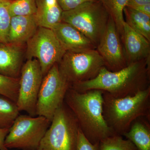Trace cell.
<instances>
[{"label": "cell", "instance_id": "cell-1", "mask_svg": "<svg viewBox=\"0 0 150 150\" xmlns=\"http://www.w3.org/2000/svg\"><path fill=\"white\" fill-rule=\"evenodd\" d=\"M150 58L111 71L103 67L93 79L71 87L79 92L99 90L116 98L133 96L150 87Z\"/></svg>", "mask_w": 150, "mask_h": 150}, {"label": "cell", "instance_id": "cell-2", "mask_svg": "<svg viewBox=\"0 0 150 150\" xmlns=\"http://www.w3.org/2000/svg\"><path fill=\"white\" fill-rule=\"evenodd\" d=\"M103 92L96 89L79 92L70 88L65 97V103L74 115L81 131L94 144L115 134L103 117Z\"/></svg>", "mask_w": 150, "mask_h": 150}, {"label": "cell", "instance_id": "cell-3", "mask_svg": "<svg viewBox=\"0 0 150 150\" xmlns=\"http://www.w3.org/2000/svg\"><path fill=\"white\" fill-rule=\"evenodd\" d=\"M103 113L115 134L123 136L141 117L150 119V87L133 96L116 98L103 91Z\"/></svg>", "mask_w": 150, "mask_h": 150}, {"label": "cell", "instance_id": "cell-4", "mask_svg": "<svg viewBox=\"0 0 150 150\" xmlns=\"http://www.w3.org/2000/svg\"><path fill=\"white\" fill-rule=\"evenodd\" d=\"M110 16L99 1L84 3L63 11L62 22L72 25L97 47L103 35Z\"/></svg>", "mask_w": 150, "mask_h": 150}, {"label": "cell", "instance_id": "cell-5", "mask_svg": "<svg viewBox=\"0 0 150 150\" xmlns=\"http://www.w3.org/2000/svg\"><path fill=\"white\" fill-rule=\"evenodd\" d=\"M79 130L74 115L64 102L55 112L39 148L42 150H77Z\"/></svg>", "mask_w": 150, "mask_h": 150}, {"label": "cell", "instance_id": "cell-6", "mask_svg": "<svg viewBox=\"0 0 150 150\" xmlns=\"http://www.w3.org/2000/svg\"><path fill=\"white\" fill-rule=\"evenodd\" d=\"M51 123L42 116L19 115L9 129L5 141L6 147L37 150Z\"/></svg>", "mask_w": 150, "mask_h": 150}, {"label": "cell", "instance_id": "cell-7", "mask_svg": "<svg viewBox=\"0 0 150 150\" xmlns=\"http://www.w3.org/2000/svg\"><path fill=\"white\" fill-rule=\"evenodd\" d=\"M59 70L70 87L96 77L105 67L103 59L96 49L81 52L66 51L58 64Z\"/></svg>", "mask_w": 150, "mask_h": 150}, {"label": "cell", "instance_id": "cell-8", "mask_svg": "<svg viewBox=\"0 0 150 150\" xmlns=\"http://www.w3.org/2000/svg\"><path fill=\"white\" fill-rule=\"evenodd\" d=\"M70 88L55 64L43 77L38 93L36 115L52 121L55 112L64 102L66 93Z\"/></svg>", "mask_w": 150, "mask_h": 150}, {"label": "cell", "instance_id": "cell-9", "mask_svg": "<svg viewBox=\"0 0 150 150\" xmlns=\"http://www.w3.org/2000/svg\"><path fill=\"white\" fill-rule=\"evenodd\" d=\"M26 43L28 59H37L43 76L55 64H59L66 52L53 30L49 28L38 27Z\"/></svg>", "mask_w": 150, "mask_h": 150}, {"label": "cell", "instance_id": "cell-10", "mask_svg": "<svg viewBox=\"0 0 150 150\" xmlns=\"http://www.w3.org/2000/svg\"><path fill=\"white\" fill-rule=\"evenodd\" d=\"M16 105L20 111L36 116L38 97L43 76L37 59H28L22 67Z\"/></svg>", "mask_w": 150, "mask_h": 150}, {"label": "cell", "instance_id": "cell-11", "mask_svg": "<svg viewBox=\"0 0 150 150\" xmlns=\"http://www.w3.org/2000/svg\"><path fill=\"white\" fill-rule=\"evenodd\" d=\"M96 49L108 70L116 71L128 66L121 35L110 16Z\"/></svg>", "mask_w": 150, "mask_h": 150}, {"label": "cell", "instance_id": "cell-12", "mask_svg": "<svg viewBox=\"0 0 150 150\" xmlns=\"http://www.w3.org/2000/svg\"><path fill=\"white\" fill-rule=\"evenodd\" d=\"M127 65L150 58V42L126 22L121 35Z\"/></svg>", "mask_w": 150, "mask_h": 150}, {"label": "cell", "instance_id": "cell-13", "mask_svg": "<svg viewBox=\"0 0 150 150\" xmlns=\"http://www.w3.org/2000/svg\"><path fill=\"white\" fill-rule=\"evenodd\" d=\"M52 30L66 51L81 52L96 49L88 38L69 23L61 22Z\"/></svg>", "mask_w": 150, "mask_h": 150}, {"label": "cell", "instance_id": "cell-14", "mask_svg": "<svg viewBox=\"0 0 150 150\" xmlns=\"http://www.w3.org/2000/svg\"><path fill=\"white\" fill-rule=\"evenodd\" d=\"M35 15L12 17L8 43L20 46L32 37L38 28Z\"/></svg>", "mask_w": 150, "mask_h": 150}, {"label": "cell", "instance_id": "cell-15", "mask_svg": "<svg viewBox=\"0 0 150 150\" xmlns=\"http://www.w3.org/2000/svg\"><path fill=\"white\" fill-rule=\"evenodd\" d=\"M22 52L20 46L0 44V74L9 77L19 78L22 63Z\"/></svg>", "mask_w": 150, "mask_h": 150}, {"label": "cell", "instance_id": "cell-16", "mask_svg": "<svg viewBox=\"0 0 150 150\" xmlns=\"http://www.w3.org/2000/svg\"><path fill=\"white\" fill-rule=\"evenodd\" d=\"M35 21L38 27L52 29L62 22L63 10L57 0H36Z\"/></svg>", "mask_w": 150, "mask_h": 150}, {"label": "cell", "instance_id": "cell-17", "mask_svg": "<svg viewBox=\"0 0 150 150\" xmlns=\"http://www.w3.org/2000/svg\"><path fill=\"white\" fill-rule=\"evenodd\" d=\"M150 120L145 117L138 118L123 135L132 142L138 150H150Z\"/></svg>", "mask_w": 150, "mask_h": 150}, {"label": "cell", "instance_id": "cell-18", "mask_svg": "<svg viewBox=\"0 0 150 150\" xmlns=\"http://www.w3.org/2000/svg\"><path fill=\"white\" fill-rule=\"evenodd\" d=\"M123 15L125 22L150 42V16L128 6L124 8Z\"/></svg>", "mask_w": 150, "mask_h": 150}, {"label": "cell", "instance_id": "cell-19", "mask_svg": "<svg viewBox=\"0 0 150 150\" xmlns=\"http://www.w3.org/2000/svg\"><path fill=\"white\" fill-rule=\"evenodd\" d=\"M109 16L115 22L120 35H121L125 22L123 11L129 0H99Z\"/></svg>", "mask_w": 150, "mask_h": 150}, {"label": "cell", "instance_id": "cell-20", "mask_svg": "<svg viewBox=\"0 0 150 150\" xmlns=\"http://www.w3.org/2000/svg\"><path fill=\"white\" fill-rule=\"evenodd\" d=\"M20 112L16 103L0 95V128L9 129Z\"/></svg>", "mask_w": 150, "mask_h": 150}, {"label": "cell", "instance_id": "cell-21", "mask_svg": "<svg viewBox=\"0 0 150 150\" xmlns=\"http://www.w3.org/2000/svg\"><path fill=\"white\" fill-rule=\"evenodd\" d=\"M99 150H138L130 140L114 134L100 141Z\"/></svg>", "mask_w": 150, "mask_h": 150}, {"label": "cell", "instance_id": "cell-22", "mask_svg": "<svg viewBox=\"0 0 150 150\" xmlns=\"http://www.w3.org/2000/svg\"><path fill=\"white\" fill-rule=\"evenodd\" d=\"M36 0L11 1L9 10L11 16L34 15L36 12Z\"/></svg>", "mask_w": 150, "mask_h": 150}, {"label": "cell", "instance_id": "cell-23", "mask_svg": "<svg viewBox=\"0 0 150 150\" xmlns=\"http://www.w3.org/2000/svg\"><path fill=\"white\" fill-rule=\"evenodd\" d=\"M10 0H0V43H8L11 16L9 10Z\"/></svg>", "mask_w": 150, "mask_h": 150}, {"label": "cell", "instance_id": "cell-24", "mask_svg": "<svg viewBox=\"0 0 150 150\" xmlns=\"http://www.w3.org/2000/svg\"><path fill=\"white\" fill-rule=\"evenodd\" d=\"M19 78L9 77L0 74V95L16 103Z\"/></svg>", "mask_w": 150, "mask_h": 150}, {"label": "cell", "instance_id": "cell-25", "mask_svg": "<svg viewBox=\"0 0 150 150\" xmlns=\"http://www.w3.org/2000/svg\"><path fill=\"white\" fill-rule=\"evenodd\" d=\"M77 150H99V144H92L86 138L80 129Z\"/></svg>", "mask_w": 150, "mask_h": 150}, {"label": "cell", "instance_id": "cell-26", "mask_svg": "<svg viewBox=\"0 0 150 150\" xmlns=\"http://www.w3.org/2000/svg\"><path fill=\"white\" fill-rule=\"evenodd\" d=\"M97 1L99 0H57L64 11L76 8L84 3Z\"/></svg>", "mask_w": 150, "mask_h": 150}, {"label": "cell", "instance_id": "cell-27", "mask_svg": "<svg viewBox=\"0 0 150 150\" xmlns=\"http://www.w3.org/2000/svg\"><path fill=\"white\" fill-rule=\"evenodd\" d=\"M126 6L129 7L135 10L142 13L146 14L149 16H150V5H141L137 4L134 3L128 2Z\"/></svg>", "mask_w": 150, "mask_h": 150}, {"label": "cell", "instance_id": "cell-28", "mask_svg": "<svg viewBox=\"0 0 150 150\" xmlns=\"http://www.w3.org/2000/svg\"><path fill=\"white\" fill-rule=\"evenodd\" d=\"M8 131L9 129L0 128V150H8L5 145V141Z\"/></svg>", "mask_w": 150, "mask_h": 150}, {"label": "cell", "instance_id": "cell-29", "mask_svg": "<svg viewBox=\"0 0 150 150\" xmlns=\"http://www.w3.org/2000/svg\"><path fill=\"white\" fill-rule=\"evenodd\" d=\"M128 2L141 5H150V0H129Z\"/></svg>", "mask_w": 150, "mask_h": 150}, {"label": "cell", "instance_id": "cell-30", "mask_svg": "<svg viewBox=\"0 0 150 150\" xmlns=\"http://www.w3.org/2000/svg\"><path fill=\"white\" fill-rule=\"evenodd\" d=\"M37 150H42V149H40V148H38V149Z\"/></svg>", "mask_w": 150, "mask_h": 150}]
</instances>
